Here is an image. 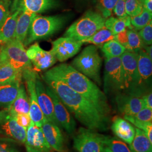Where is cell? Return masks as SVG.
Instances as JSON below:
<instances>
[{
    "instance_id": "4fadbf2b",
    "label": "cell",
    "mask_w": 152,
    "mask_h": 152,
    "mask_svg": "<svg viewBox=\"0 0 152 152\" xmlns=\"http://www.w3.org/2000/svg\"><path fill=\"white\" fill-rule=\"evenodd\" d=\"M82 44L81 42L69 37H60L52 42L50 51L57 60L63 62L77 54Z\"/></svg>"
},
{
    "instance_id": "603a6c76",
    "label": "cell",
    "mask_w": 152,
    "mask_h": 152,
    "mask_svg": "<svg viewBox=\"0 0 152 152\" xmlns=\"http://www.w3.org/2000/svg\"><path fill=\"white\" fill-rule=\"evenodd\" d=\"M37 14L27 10H22L18 16L16 22L15 39L24 43L33 18Z\"/></svg>"
},
{
    "instance_id": "4dcf8cb0",
    "label": "cell",
    "mask_w": 152,
    "mask_h": 152,
    "mask_svg": "<svg viewBox=\"0 0 152 152\" xmlns=\"http://www.w3.org/2000/svg\"><path fill=\"white\" fill-rule=\"evenodd\" d=\"M152 12L143 7L139 15L130 17L131 26L134 30L140 31L152 20Z\"/></svg>"
},
{
    "instance_id": "277c9868",
    "label": "cell",
    "mask_w": 152,
    "mask_h": 152,
    "mask_svg": "<svg viewBox=\"0 0 152 152\" xmlns=\"http://www.w3.org/2000/svg\"><path fill=\"white\" fill-rule=\"evenodd\" d=\"M105 20L99 12L89 10L68 28L64 37L81 42L104 27Z\"/></svg>"
},
{
    "instance_id": "d590c367",
    "label": "cell",
    "mask_w": 152,
    "mask_h": 152,
    "mask_svg": "<svg viewBox=\"0 0 152 152\" xmlns=\"http://www.w3.org/2000/svg\"><path fill=\"white\" fill-rule=\"evenodd\" d=\"M125 120L130 122L131 124L136 126V128L142 131L146 135L148 139L152 142V122H141L134 119L132 116H124Z\"/></svg>"
},
{
    "instance_id": "9a60e30c",
    "label": "cell",
    "mask_w": 152,
    "mask_h": 152,
    "mask_svg": "<svg viewBox=\"0 0 152 152\" xmlns=\"http://www.w3.org/2000/svg\"><path fill=\"white\" fill-rule=\"evenodd\" d=\"M125 75L126 89L137 87L139 85L137 71V53L126 50L121 56Z\"/></svg>"
},
{
    "instance_id": "836d02e7",
    "label": "cell",
    "mask_w": 152,
    "mask_h": 152,
    "mask_svg": "<svg viewBox=\"0 0 152 152\" xmlns=\"http://www.w3.org/2000/svg\"><path fill=\"white\" fill-rule=\"evenodd\" d=\"M118 0H97V7L104 18L112 16L113 10Z\"/></svg>"
},
{
    "instance_id": "ee69618b",
    "label": "cell",
    "mask_w": 152,
    "mask_h": 152,
    "mask_svg": "<svg viewBox=\"0 0 152 152\" xmlns=\"http://www.w3.org/2000/svg\"><path fill=\"white\" fill-rule=\"evenodd\" d=\"M143 7L145 8L148 11L152 12V1L145 0L144 2Z\"/></svg>"
},
{
    "instance_id": "7c38bea8",
    "label": "cell",
    "mask_w": 152,
    "mask_h": 152,
    "mask_svg": "<svg viewBox=\"0 0 152 152\" xmlns=\"http://www.w3.org/2000/svg\"><path fill=\"white\" fill-rule=\"evenodd\" d=\"M26 51L34 71L46 70L55 64L57 61L51 51L42 49L37 43L31 45Z\"/></svg>"
},
{
    "instance_id": "2e32d148",
    "label": "cell",
    "mask_w": 152,
    "mask_h": 152,
    "mask_svg": "<svg viewBox=\"0 0 152 152\" xmlns=\"http://www.w3.org/2000/svg\"><path fill=\"white\" fill-rule=\"evenodd\" d=\"M41 128L46 141L54 151L66 152L64 138L58 125L45 119Z\"/></svg>"
},
{
    "instance_id": "1f68e13d",
    "label": "cell",
    "mask_w": 152,
    "mask_h": 152,
    "mask_svg": "<svg viewBox=\"0 0 152 152\" xmlns=\"http://www.w3.org/2000/svg\"><path fill=\"white\" fill-rule=\"evenodd\" d=\"M127 45L126 50L137 53L139 50L142 49L145 45L142 43L138 33L133 28L127 29Z\"/></svg>"
},
{
    "instance_id": "4316f807",
    "label": "cell",
    "mask_w": 152,
    "mask_h": 152,
    "mask_svg": "<svg viewBox=\"0 0 152 152\" xmlns=\"http://www.w3.org/2000/svg\"><path fill=\"white\" fill-rule=\"evenodd\" d=\"M104 27L109 30L114 35L117 34L126 29L133 28L131 24L130 16L129 15L122 19L110 16L106 19Z\"/></svg>"
},
{
    "instance_id": "8fae6325",
    "label": "cell",
    "mask_w": 152,
    "mask_h": 152,
    "mask_svg": "<svg viewBox=\"0 0 152 152\" xmlns=\"http://www.w3.org/2000/svg\"><path fill=\"white\" fill-rule=\"evenodd\" d=\"M46 90L52 99L54 105L55 118L58 125L61 126L68 134H74L76 131V122L68 109L50 87L46 86Z\"/></svg>"
},
{
    "instance_id": "d4e9b609",
    "label": "cell",
    "mask_w": 152,
    "mask_h": 152,
    "mask_svg": "<svg viewBox=\"0 0 152 152\" xmlns=\"http://www.w3.org/2000/svg\"><path fill=\"white\" fill-rule=\"evenodd\" d=\"M8 109L12 116L17 114L29 113V102L26 88L21 84L15 99Z\"/></svg>"
},
{
    "instance_id": "ba28073f",
    "label": "cell",
    "mask_w": 152,
    "mask_h": 152,
    "mask_svg": "<svg viewBox=\"0 0 152 152\" xmlns=\"http://www.w3.org/2000/svg\"><path fill=\"white\" fill-rule=\"evenodd\" d=\"M103 135L80 127L73 137V147L78 152H103Z\"/></svg>"
},
{
    "instance_id": "52a82bcc",
    "label": "cell",
    "mask_w": 152,
    "mask_h": 152,
    "mask_svg": "<svg viewBox=\"0 0 152 152\" xmlns=\"http://www.w3.org/2000/svg\"><path fill=\"white\" fill-rule=\"evenodd\" d=\"M105 94L118 93L126 90L125 75L121 57L106 59L104 76Z\"/></svg>"
},
{
    "instance_id": "44dd1931",
    "label": "cell",
    "mask_w": 152,
    "mask_h": 152,
    "mask_svg": "<svg viewBox=\"0 0 152 152\" xmlns=\"http://www.w3.org/2000/svg\"><path fill=\"white\" fill-rule=\"evenodd\" d=\"M111 129L116 137L128 144L132 142L135 134V128L130 122L119 117L113 118Z\"/></svg>"
},
{
    "instance_id": "f35d334b",
    "label": "cell",
    "mask_w": 152,
    "mask_h": 152,
    "mask_svg": "<svg viewBox=\"0 0 152 152\" xmlns=\"http://www.w3.org/2000/svg\"><path fill=\"white\" fill-rule=\"evenodd\" d=\"M134 119L145 122H152V109L144 107L135 115L132 116Z\"/></svg>"
},
{
    "instance_id": "7a4b0ae2",
    "label": "cell",
    "mask_w": 152,
    "mask_h": 152,
    "mask_svg": "<svg viewBox=\"0 0 152 152\" xmlns=\"http://www.w3.org/2000/svg\"><path fill=\"white\" fill-rule=\"evenodd\" d=\"M48 72L86 98L102 114L108 118L110 107L105 94L86 76L65 63L55 66Z\"/></svg>"
},
{
    "instance_id": "ac0fdd59",
    "label": "cell",
    "mask_w": 152,
    "mask_h": 152,
    "mask_svg": "<svg viewBox=\"0 0 152 152\" xmlns=\"http://www.w3.org/2000/svg\"><path fill=\"white\" fill-rule=\"evenodd\" d=\"M35 86L38 104L45 119L58 125L55 118L54 105L52 99L46 92V87L38 76L36 78Z\"/></svg>"
},
{
    "instance_id": "7bdbcfd3",
    "label": "cell",
    "mask_w": 152,
    "mask_h": 152,
    "mask_svg": "<svg viewBox=\"0 0 152 152\" xmlns=\"http://www.w3.org/2000/svg\"><path fill=\"white\" fill-rule=\"evenodd\" d=\"M144 107L147 108L152 109V92H149L146 95H144L142 98Z\"/></svg>"
},
{
    "instance_id": "f546056e",
    "label": "cell",
    "mask_w": 152,
    "mask_h": 152,
    "mask_svg": "<svg viewBox=\"0 0 152 152\" xmlns=\"http://www.w3.org/2000/svg\"><path fill=\"white\" fill-rule=\"evenodd\" d=\"M18 77L23 78L22 72L16 70L6 62L0 61V83L8 81Z\"/></svg>"
},
{
    "instance_id": "e575fe53",
    "label": "cell",
    "mask_w": 152,
    "mask_h": 152,
    "mask_svg": "<svg viewBox=\"0 0 152 152\" xmlns=\"http://www.w3.org/2000/svg\"><path fill=\"white\" fill-rule=\"evenodd\" d=\"M145 0H126L125 9L129 16H137L141 13Z\"/></svg>"
},
{
    "instance_id": "d6a6232c",
    "label": "cell",
    "mask_w": 152,
    "mask_h": 152,
    "mask_svg": "<svg viewBox=\"0 0 152 152\" xmlns=\"http://www.w3.org/2000/svg\"><path fill=\"white\" fill-rule=\"evenodd\" d=\"M104 141L105 146L112 152H131L125 142L116 137L104 135Z\"/></svg>"
},
{
    "instance_id": "83f0119b",
    "label": "cell",
    "mask_w": 152,
    "mask_h": 152,
    "mask_svg": "<svg viewBox=\"0 0 152 152\" xmlns=\"http://www.w3.org/2000/svg\"><path fill=\"white\" fill-rule=\"evenodd\" d=\"M102 51L106 59H108L115 57H121L126 51V49L114 39L104 44L102 48Z\"/></svg>"
},
{
    "instance_id": "b9f144b4",
    "label": "cell",
    "mask_w": 152,
    "mask_h": 152,
    "mask_svg": "<svg viewBox=\"0 0 152 152\" xmlns=\"http://www.w3.org/2000/svg\"><path fill=\"white\" fill-rule=\"evenodd\" d=\"M17 124L27 129L31 124V118L28 114H17L14 115Z\"/></svg>"
},
{
    "instance_id": "30bf717a",
    "label": "cell",
    "mask_w": 152,
    "mask_h": 152,
    "mask_svg": "<svg viewBox=\"0 0 152 152\" xmlns=\"http://www.w3.org/2000/svg\"><path fill=\"white\" fill-rule=\"evenodd\" d=\"M27 129L18 125L9 109L0 111V136L12 139L19 144H24Z\"/></svg>"
},
{
    "instance_id": "5bb4252c",
    "label": "cell",
    "mask_w": 152,
    "mask_h": 152,
    "mask_svg": "<svg viewBox=\"0 0 152 152\" xmlns=\"http://www.w3.org/2000/svg\"><path fill=\"white\" fill-rule=\"evenodd\" d=\"M27 152H53L41 130L31 121L27 129L26 139L24 142Z\"/></svg>"
},
{
    "instance_id": "484cf974",
    "label": "cell",
    "mask_w": 152,
    "mask_h": 152,
    "mask_svg": "<svg viewBox=\"0 0 152 152\" xmlns=\"http://www.w3.org/2000/svg\"><path fill=\"white\" fill-rule=\"evenodd\" d=\"M129 148L131 152H152V142L142 131L135 128L134 138Z\"/></svg>"
},
{
    "instance_id": "cb8c5ba5",
    "label": "cell",
    "mask_w": 152,
    "mask_h": 152,
    "mask_svg": "<svg viewBox=\"0 0 152 152\" xmlns=\"http://www.w3.org/2000/svg\"><path fill=\"white\" fill-rule=\"evenodd\" d=\"M137 53L139 85H141L142 83L146 82L152 76V61L144 50L140 49Z\"/></svg>"
},
{
    "instance_id": "6da1fadb",
    "label": "cell",
    "mask_w": 152,
    "mask_h": 152,
    "mask_svg": "<svg viewBox=\"0 0 152 152\" xmlns=\"http://www.w3.org/2000/svg\"><path fill=\"white\" fill-rule=\"evenodd\" d=\"M42 78L82 125L92 131H105L107 129L108 118L102 114L86 98L48 71L42 76Z\"/></svg>"
},
{
    "instance_id": "ab89813d",
    "label": "cell",
    "mask_w": 152,
    "mask_h": 152,
    "mask_svg": "<svg viewBox=\"0 0 152 152\" xmlns=\"http://www.w3.org/2000/svg\"><path fill=\"white\" fill-rule=\"evenodd\" d=\"M9 0H0V26L5 22L6 18L10 14Z\"/></svg>"
},
{
    "instance_id": "ffe728a7",
    "label": "cell",
    "mask_w": 152,
    "mask_h": 152,
    "mask_svg": "<svg viewBox=\"0 0 152 152\" xmlns=\"http://www.w3.org/2000/svg\"><path fill=\"white\" fill-rule=\"evenodd\" d=\"M23 78L0 83V108H8L15 99Z\"/></svg>"
},
{
    "instance_id": "f6af8a7d",
    "label": "cell",
    "mask_w": 152,
    "mask_h": 152,
    "mask_svg": "<svg viewBox=\"0 0 152 152\" xmlns=\"http://www.w3.org/2000/svg\"><path fill=\"white\" fill-rule=\"evenodd\" d=\"M143 48L145 49V51L146 52L148 55L150 57V58L152 59V46H147V45H145Z\"/></svg>"
},
{
    "instance_id": "8d00e7d4",
    "label": "cell",
    "mask_w": 152,
    "mask_h": 152,
    "mask_svg": "<svg viewBox=\"0 0 152 152\" xmlns=\"http://www.w3.org/2000/svg\"><path fill=\"white\" fill-rule=\"evenodd\" d=\"M18 142L9 137H0V152H19Z\"/></svg>"
},
{
    "instance_id": "bcb514c9",
    "label": "cell",
    "mask_w": 152,
    "mask_h": 152,
    "mask_svg": "<svg viewBox=\"0 0 152 152\" xmlns=\"http://www.w3.org/2000/svg\"><path fill=\"white\" fill-rule=\"evenodd\" d=\"M103 152H112L108 148H107V147H105L104 148V151Z\"/></svg>"
},
{
    "instance_id": "9c48e42d",
    "label": "cell",
    "mask_w": 152,
    "mask_h": 152,
    "mask_svg": "<svg viewBox=\"0 0 152 152\" xmlns=\"http://www.w3.org/2000/svg\"><path fill=\"white\" fill-rule=\"evenodd\" d=\"M38 75L33 69L27 70L23 73V78L26 82L29 102V117L33 124L41 128L45 118L40 108L36 91V80Z\"/></svg>"
},
{
    "instance_id": "60d3db41",
    "label": "cell",
    "mask_w": 152,
    "mask_h": 152,
    "mask_svg": "<svg viewBox=\"0 0 152 152\" xmlns=\"http://www.w3.org/2000/svg\"><path fill=\"white\" fill-rule=\"evenodd\" d=\"M125 3L126 0H118L114 6L113 11L117 18L122 19L128 15L126 12Z\"/></svg>"
},
{
    "instance_id": "e0dca14e",
    "label": "cell",
    "mask_w": 152,
    "mask_h": 152,
    "mask_svg": "<svg viewBox=\"0 0 152 152\" xmlns=\"http://www.w3.org/2000/svg\"><path fill=\"white\" fill-rule=\"evenodd\" d=\"M115 100L119 112L124 116H133L144 107L142 98L131 94L119 93Z\"/></svg>"
},
{
    "instance_id": "8992f818",
    "label": "cell",
    "mask_w": 152,
    "mask_h": 152,
    "mask_svg": "<svg viewBox=\"0 0 152 152\" xmlns=\"http://www.w3.org/2000/svg\"><path fill=\"white\" fill-rule=\"evenodd\" d=\"M0 61L6 62L23 73L33 69L23 44L15 38L0 48Z\"/></svg>"
},
{
    "instance_id": "74e56055",
    "label": "cell",
    "mask_w": 152,
    "mask_h": 152,
    "mask_svg": "<svg viewBox=\"0 0 152 152\" xmlns=\"http://www.w3.org/2000/svg\"><path fill=\"white\" fill-rule=\"evenodd\" d=\"M142 43L147 46L152 44V22H149L145 27L142 28L138 33Z\"/></svg>"
},
{
    "instance_id": "f1b7e54d",
    "label": "cell",
    "mask_w": 152,
    "mask_h": 152,
    "mask_svg": "<svg viewBox=\"0 0 152 152\" xmlns=\"http://www.w3.org/2000/svg\"><path fill=\"white\" fill-rule=\"evenodd\" d=\"M115 35L112 34L109 30L104 27L99 30L90 38L82 41L83 43H91L95 45H100L110 40L114 39Z\"/></svg>"
},
{
    "instance_id": "5b68a950",
    "label": "cell",
    "mask_w": 152,
    "mask_h": 152,
    "mask_svg": "<svg viewBox=\"0 0 152 152\" xmlns=\"http://www.w3.org/2000/svg\"><path fill=\"white\" fill-rule=\"evenodd\" d=\"M66 20L64 15L44 16L37 14L33 19L23 44L27 46L36 40L51 36L64 27Z\"/></svg>"
},
{
    "instance_id": "7402d4cb",
    "label": "cell",
    "mask_w": 152,
    "mask_h": 152,
    "mask_svg": "<svg viewBox=\"0 0 152 152\" xmlns=\"http://www.w3.org/2000/svg\"><path fill=\"white\" fill-rule=\"evenodd\" d=\"M20 10H14L0 26V46L5 45L15 38L16 22Z\"/></svg>"
},
{
    "instance_id": "3957f363",
    "label": "cell",
    "mask_w": 152,
    "mask_h": 152,
    "mask_svg": "<svg viewBox=\"0 0 152 152\" xmlns=\"http://www.w3.org/2000/svg\"><path fill=\"white\" fill-rule=\"evenodd\" d=\"M102 59L98 48L94 45L87 46L73 60L72 66L76 70L96 83L102 85L100 71Z\"/></svg>"
},
{
    "instance_id": "d6986e66",
    "label": "cell",
    "mask_w": 152,
    "mask_h": 152,
    "mask_svg": "<svg viewBox=\"0 0 152 152\" xmlns=\"http://www.w3.org/2000/svg\"><path fill=\"white\" fill-rule=\"evenodd\" d=\"M56 0H15L12 9L14 10H27L35 14L44 12L56 7Z\"/></svg>"
}]
</instances>
